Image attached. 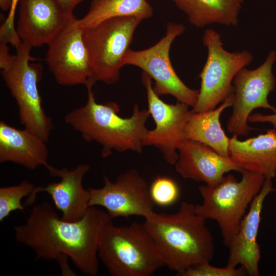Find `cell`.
<instances>
[{
  "instance_id": "6da1fadb",
  "label": "cell",
  "mask_w": 276,
  "mask_h": 276,
  "mask_svg": "<svg viewBox=\"0 0 276 276\" xmlns=\"http://www.w3.org/2000/svg\"><path fill=\"white\" fill-rule=\"evenodd\" d=\"M111 220L107 212L90 206L80 220L66 221L44 202L34 205L25 222L14 227L15 237L34 251L36 260H56L62 275H75L68 264L69 258L82 273L96 276L99 240Z\"/></svg>"
},
{
  "instance_id": "ba28073f",
  "label": "cell",
  "mask_w": 276,
  "mask_h": 276,
  "mask_svg": "<svg viewBox=\"0 0 276 276\" xmlns=\"http://www.w3.org/2000/svg\"><path fill=\"white\" fill-rule=\"evenodd\" d=\"M202 42L208 56L199 75L200 88L197 103L192 109L194 112L213 110L231 95L235 76L253 59L246 50L229 52L225 50L220 34L214 29L205 31Z\"/></svg>"
},
{
  "instance_id": "4fadbf2b",
  "label": "cell",
  "mask_w": 276,
  "mask_h": 276,
  "mask_svg": "<svg viewBox=\"0 0 276 276\" xmlns=\"http://www.w3.org/2000/svg\"><path fill=\"white\" fill-rule=\"evenodd\" d=\"M103 180L101 188L88 189L90 207L105 208L111 219L131 216L145 219L155 212L149 187L137 170H128L120 174L113 182L106 176Z\"/></svg>"
},
{
  "instance_id": "30bf717a",
  "label": "cell",
  "mask_w": 276,
  "mask_h": 276,
  "mask_svg": "<svg viewBox=\"0 0 276 276\" xmlns=\"http://www.w3.org/2000/svg\"><path fill=\"white\" fill-rule=\"evenodd\" d=\"M275 61L276 52L271 51L260 66L252 70L243 67L235 76L233 111L226 124L230 133L247 136L254 129L248 124V118L256 108H264L276 112V107L268 100L269 94L276 86V79L272 72Z\"/></svg>"
},
{
  "instance_id": "3957f363",
  "label": "cell",
  "mask_w": 276,
  "mask_h": 276,
  "mask_svg": "<svg viewBox=\"0 0 276 276\" xmlns=\"http://www.w3.org/2000/svg\"><path fill=\"white\" fill-rule=\"evenodd\" d=\"M93 86H86V102L67 113L65 123L79 132L84 141L100 144L102 147L101 155L104 158L113 150L141 153L148 130L146 126L150 115L148 110H141L135 104L131 117H121L116 103L100 104L96 101Z\"/></svg>"
},
{
  "instance_id": "2e32d148",
  "label": "cell",
  "mask_w": 276,
  "mask_h": 276,
  "mask_svg": "<svg viewBox=\"0 0 276 276\" xmlns=\"http://www.w3.org/2000/svg\"><path fill=\"white\" fill-rule=\"evenodd\" d=\"M272 179L265 178L261 191L252 201L249 211L227 246L229 254L226 265L231 267L240 265L250 276L259 275L261 252L257 236L264 200L270 193L276 191Z\"/></svg>"
},
{
  "instance_id": "4316f807",
  "label": "cell",
  "mask_w": 276,
  "mask_h": 276,
  "mask_svg": "<svg viewBox=\"0 0 276 276\" xmlns=\"http://www.w3.org/2000/svg\"><path fill=\"white\" fill-rule=\"evenodd\" d=\"M248 122L269 123L276 128V112L270 114H250L248 117Z\"/></svg>"
},
{
  "instance_id": "7402d4cb",
  "label": "cell",
  "mask_w": 276,
  "mask_h": 276,
  "mask_svg": "<svg viewBox=\"0 0 276 276\" xmlns=\"http://www.w3.org/2000/svg\"><path fill=\"white\" fill-rule=\"evenodd\" d=\"M148 0H93L87 13L78 23L84 28L113 17H136L141 20L152 16Z\"/></svg>"
},
{
  "instance_id": "d4e9b609",
  "label": "cell",
  "mask_w": 276,
  "mask_h": 276,
  "mask_svg": "<svg viewBox=\"0 0 276 276\" xmlns=\"http://www.w3.org/2000/svg\"><path fill=\"white\" fill-rule=\"evenodd\" d=\"M247 274L244 267H231L226 266L218 267L210 262L200 263L189 267L176 274L178 276H243Z\"/></svg>"
},
{
  "instance_id": "8fae6325",
  "label": "cell",
  "mask_w": 276,
  "mask_h": 276,
  "mask_svg": "<svg viewBox=\"0 0 276 276\" xmlns=\"http://www.w3.org/2000/svg\"><path fill=\"white\" fill-rule=\"evenodd\" d=\"M142 80L147 94L148 111L155 127L148 130L144 139V145L158 149L170 164L175 165L178 151L187 140L185 126L191 114L190 107L178 102L175 104L164 102L154 91L152 79L142 72Z\"/></svg>"
},
{
  "instance_id": "5bb4252c",
  "label": "cell",
  "mask_w": 276,
  "mask_h": 276,
  "mask_svg": "<svg viewBox=\"0 0 276 276\" xmlns=\"http://www.w3.org/2000/svg\"><path fill=\"white\" fill-rule=\"evenodd\" d=\"M18 7L17 35L32 48L48 45L76 18L54 0H19Z\"/></svg>"
},
{
  "instance_id": "e0dca14e",
  "label": "cell",
  "mask_w": 276,
  "mask_h": 276,
  "mask_svg": "<svg viewBox=\"0 0 276 276\" xmlns=\"http://www.w3.org/2000/svg\"><path fill=\"white\" fill-rule=\"evenodd\" d=\"M176 171L182 177L213 185L232 171L243 170L230 157L223 156L202 143L186 140L178 151Z\"/></svg>"
},
{
  "instance_id": "7a4b0ae2",
  "label": "cell",
  "mask_w": 276,
  "mask_h": 276,
  "mask_svg": "<svg viewBox=\"0 0 276 276\" xmlns=\"http://www.w3.org/2000/svg\"><path fill=\"white\" fill-rule=\"evenodd\" d=\"M145 219L143 223L164 266L176 274L213 259V237L195 204L184 201L173 214L154 212Z\"/></svg>"
},
{
  "instance_id": "f1b7e54d",
  "label": "cell",
  "mask_w": 276,
  "mask_h": 276,
  "mask_svg": "<svg viewBox=\"0 0 276 276\" xmlns=\"http://www.w3.org/2000/svg\"><path fill=\"white\" fill-rule=\"evenodd\" d=\"M13 0H0V8L3 11H9Z\"/></svg>"
},
{
  "instance_id": "9c48e42d",
  "label": "cell",
  "mask_w": 276,
  "mask_h": 276,
  "mask_svg": "<svg viewBox=\"0 0 276 276\" xmlns=\"http://www.w3.org/2000/svg\"><path fill=\"white\" fill-rule=\"evenodd\" d=\"M181 24L169 22L165 35L152 47L140 51L129 49L123 64L137 66L154 81L153 89L159 96L171 95L178 102L193 107L197 103L199 90L188 87L176 73L170 61L169 53L175 39L185 31Z\"/></svg>"
},
{
  "instance_id": "44dd1931",
  "label": "cell",
  "mask_w": 276,
  "mask_h": 276,
  "mask_svg": "<svg viewBox=\"0 0 276 276\" xmlns=\"http://www.w3.org/2000/svg\"><path fill=\"white\" fill-rule=\"evenodd\" d=\"M193 26L212 24L236 26L243 0H172Z\"/></svg>"
},
{
  "instance_id": "d6986e66",
  "label": "cell",
  "mask_w": 276,
  "mask_h": 276,
  "mask_svg": "<svg viewBox=\"0 0 276 276\" xmlns=\"http://www.w3.org/2000/svg\"><path fill=\"white\" fill-rule=\"evenodd\" d=\"M228 151L229 157L243 170L265 178L276 176V128L244 141L234 134L229 139Z\"/></svg>"
},
{
  "instance_id": "484cf974",
  "label": "cell",
  "mask_w": 276,
  "mask_h": 276,
  "mask_svg": "<svg viewBox=\"0 0 276 276\" xmlns=\"http://www.w3.org/2000/svg\"><path fill=\"white\" fill-rule=\"evenodd\" d=\"M19 0H13L8 14L1 26V31L4 34L12 36L16 33V27L14 24V19L16 10Z\"/></svg>"
},
{
  "instance_id": "ffe728a7",
  "label": "cell",
  "mask_w": 276,
  "mask_h": 276,
  "mask_svg": "<svg viewBox=\"0 0 276 276\" xmlns=\"http://www.w3.org/2000/svg\"><path fill=\"white\" fill-rule=\"evenodd\" d=\"M233 94L217 108L203 112H194L185 126L187 140L204 144L220 155L229 157V140L222 128L220 117L224 110L231 107Z\"/></svg>"
},
{
  "instance_id": "83f0119b",
  "label": "cell",
  "mask_w": 276,
  "mask_h": 276,
  "mask_svg": "<svg viewBox=\"0 0 276 276\" xmlns=\"http://www.w3.org/2000/svg\"><path fill=\"white\" fill-rule=\"evenodd\" d=\"M56 3L66 13L73 14L75 8L86 0H54Z\"/></svg>"
},
{
  "instance_id": "cb8c5ba5",
  "label": "cell",
  "mask_w": 276,
  "mask_h": 276,
  "mask_svg": "<svg viewBox=\"0 0 276 276\" xmlns=\"http://www.w3.org/2000/svg\"><path fill=\"white\" fill-rule=\"evenodd\" d=\"M149 192L155 204L168 206L174 203L179 196V188L172 178L157 176L149 186Z\"/></svg>"
},
{
  "instance_id": "603a6c76",
  "label": "cell",
  "mask_w": 276,
  "mask_h": 276,
  "mask_svg": "<svg viewBox=\"0 0 276 276\" xmlns=\"http://www.w3.org/2000/svg\"><path fill=\"white\" fill-rule=\"evenodd\" d=\"M34 185L28 180H24L18 185L0 188V221L8 217L13 211H23L25 206L21 203V199L28 197L33 189Z\"/></svg>"
},
{
  "instance_id": "7c38bea8",
  "label": "cell",
  "mask_w": 276,
  "mask_h": 276,
  "mask_svg": "<svg viewBox=\"0 0 276 276\" xmlns=\"http://www.w3.org/2000/svg\"><path fill=\"white\" fill-rule=\"evenodd\" d=\"M83 30L75 18L48 45L45 60L59 85L95 83Z\"/></svg>"
},
{
  "instance_id": "52a82bcc",
  "label": "cell",
  "mask_w": 276,
  "mask_h": 276,
  "mask_svg": "<svg viewBox=\"0 0 276 276\" xmlns=\"http://www.w3.org/2000/svg\"><path fill=\"white\" fill-rule=\"evenodd\" d=\"M141 21L132 16L113 17L84 28L95 82L110 85L118 81L123 58Z\"/></svg>"
},
{
  "instance_id": "ac0fdd59",
  "label": "cell",
  "mask_w": 276,
  "mask_h": 276,
  "mask_svg": "<svg viewBox=\"0 0 276 276\" xmlns=\"http://www.w3.org/2000/svg\"><path fill=\"white\" fill-rule=\"evenodd\" d=\"M47 142L24 128L17 129L0 121V163L11 162L34 170L48 165Z\"/></svg>"
},
{
  "instance_id": "277c9868",
  "label": "cell",
  "mask_w": 276,
  "mask_h": 276,
  "mask_svg": "<svg viewBox=\"0 0 276 276\" xmlns=\"http://www.w3.org/2000/svg\"><path fill=\"white\" fill-rule=\"evenodd\" d=\"M32 48L21 42L15 55L9 52L7 44L0 43V68L3 79L14 98L20 123L47 143L54 125L45 112L38 88L42 68L31 63Z\"/></svg>"
},
{
  "instance_id": "9a60e30c",
  "label": "cell",
  "mask_w": 276,
  "mask_h": 276,
  "mask_svg": "<svg viewBox=\"0 0 276 276\" xmlns=\"http://www.w3.org/2000/svg\"><path fill=\"white\" fill-rule=\"evenodd\" d=\"M45 168L53 177L60 180L48 183L46 186L35 187L24 205H32L37 195L46 192L51 197L56 208L62 213L61 218L68 221L80 220L89 206L90 194L84 188L83 179L90 169L86 164H80L73 170L66 168L58 169L50 165Z\"/></svg>"
},
{
  "instance_id": "8992f818",
  "label": "cell",
  "mask_w": 276,
  "mask_h": 276,
  "mask_svg": "<svg viewBox=\"0 0 276 276\" xmlns=\"http://www.w3.org/2000/svg\"><path fill=\"white\" fill-rule=\"evenodd\" d=\"M242 174L240 181L227 174L215 185L204 184L198 188L202 200L195 205L196 212L206 220L217 222L227 246L265 179L263 175L249 171L244 170Z\"/></svg>"
},
{
  "instance_id": "5b68a950",
  "label": "cell",
  "mask_w": 276,
  "mask_h": 276,
  "mask_svg": "<svg viewBox=\"0 0 276 276\" xmlns=\"http://www.w3.org/2000/svg\"><path fill=\"white\" fill-rule=\"evenodd\" d=\"M98 258L112 276H151L164 265L144 223L103 228Z\"/></svg>"
}]
</instances>
